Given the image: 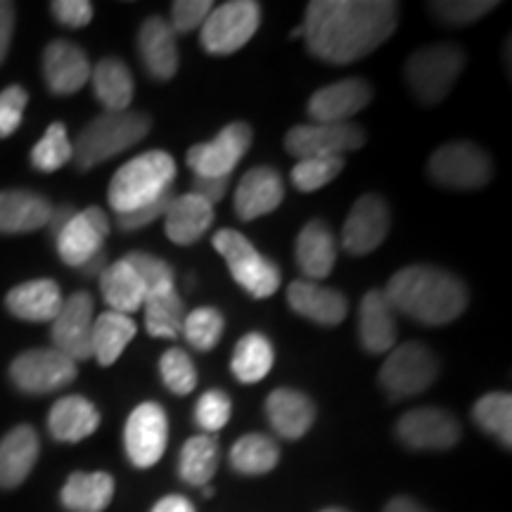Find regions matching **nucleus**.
I'll return each mask as SVG.
<instances>
[{
    "mask_svg": "<svg viewBox=\"0 0 512 512\" xmlns=\"http://www.w3.org/2000/svg\"><path fill=\"white\" fill-rule=\"evenodd\" d=\"M384 512H430V510L422 508V505L418 501H413V498L399 496V498H392V501L387 503Z\"/></svg>",
    "mask_w": 512,
    "mask_h": 512,
    "instance_id": "55",
    "label": "nucleus"
},
{
    "mask_svg": "<svg viewBox=\"0 0 512 512\" xmlns=\"http://www.w3.org/2000/svg\"><path fill=\"white\" fill-rule=\"evenodd\" d=\"M159 375L171 394L185 396L197 387V370L192 358L181 349H169L159 358Z\"/></svg>",
    "mask_w": 512,
    "mask_h": 512,
    "instance_id": "44",
    "label": "nucleus"
},
{
    "mask_svg": "<svg viewBox=\"0 0 512 512\" xmlns=\"http://www.w3.org/2000/svg\"><path fill=\"white\" fill-rule=\"evenodd\" d=\"M228 181H230V178H200V176H195V181H192V192H195L197 197H202L204 202H209L211 207H214V204H219L223 197H226Z\"/></svg>",
    "mask_w": 512,
    "mask_h": 512,
    "instance_id": "51",
    "label": "nucleus"
},
{
    "mask_svg": "<svg viewBox=\"0 0 512 512\" xmlns=\"http://www.w3.org/2000/svg\"><path fill=\"white\" fill-rule=\"evenodd\" d=\"M216 252L226 259L233 280L254 299H266L278 292L280 268L266 259L264 254L238 230L223 228L211 238Z\"/></svg>",
    "mask_w": 512,
    "mask_h": 512,
    "instance_id": "6",
    "label": "nucleus"
},
{
    "mask_svg": "<svg viewBox=\"0 0 512 512\" xmlns=\"http://www.w3.org/2000/svg\"><path fill=\"white\" fill-rule=\"evenodd\" d=\"M138 55L155 81H169L178 72L176 31L164 17H147L138 31Z\"/></svg>",
    "mask_w": 512,
    "mask_h": 512,
    "instance_id": "20",
    "label": "nucleus"
},
{
    "mask_svg": "<svg viewBox=\"0 0 512 512\" xmlns=\"http://www.w3.org/2000/svg\"><path fill=\"white\" fill-rule=\"evenodd\" d=\"M214 223V207L209 202H204L202 197H197L195 192L181 195L171 200L169 209L164 214V228L166 238L174 245H195L197 240L204 238V233Z\"/></svg>",
    "mask_w": 512,
    "mask_h": 512,
    "instance_id": "25",
    "label": "nucleus"
},
{
    "mask_svg": "<svg viewBox=\"0 0 512 512\" xmlns=\"http://www.w3.org/2000/svg\"><path fill=\"white\" fill-rule=\"evenodd\" d=\"M107 268V252L105 249H102V252H98L93 256V259H88L86 264H83L79 271L83 273V275H88V278H93V275H100L102 271H105Z\"/></svg>",
    "mask_w": 512,
    "mask_h": 512,
    "instance_id": "56",
    "label": "nucleus"
},
{
    "mask_svg": "<svg viewBox=\"0 0 512 512\" xmlns=\"http://www.w3.org/2000/svg\"><path fill=\"white\" fill-rule=\"evenodd\" d=\"M320 512H347V510H342V508H328V510H320Z\"/></svg>",
    "mask_w": 512,
    "mask_h": 512,
    "instance_id": "57",
    "label": "nucleus"
},
{
    "mask_svg": "<svg viewBox=\"0 0 512 512\" xmlns=\"http://www.w3.org/2000/svg\"><path fill=\"white\" fill-rule=\"evenodd\" d=\"M100 413L91 401L83 396H64L50 408L48 430L53 439L64 441V444H76L98 430Z\"/></svg>",
    "mask_w": 512,
    "mask_h": 512,
    "instance_id": "30",
    "label": "nucleus"
},
{
    "mask_svg": "<svg viewBox=\"0 0 512 512\" xmlns=\"http://www.w3.org/2000/svg\"><path fill=\"white\" fill-rule=\"evenodd\" d=\"M72 159H74V147L62 121L50 124L48 131L43 133V138L38 140L34 150H31V164H34V169L46 171V174L62 169V166L72 162Z\"/></svg>",
    "mask_w": 512,
    "mask_h": 512,
    "instance_id": "40",
    "label": "nucleus"
},
{
    "mask_svg": "<svg viewBox=\"0 0 512 512\" xmlns=\"http://www.w3.org/2000/svg\"><path fill=\"white\" fill-rule=\"evenodd\" d=\"M100 292L105 302L110 304V311L124 313V316L143 309L147 299L145 283L140 280L136 268L128 264L126 256L100 273Z\"/></svg>",
    "mask_w": 512,
    "mask_h": 512,
    "instance_id": "31",
    "label": "nucleus"
},
{
    "mask_svg": "<svg viewBox=\"0 0 512 512\" xmlns=\"http://www.w3.org/2000/svg\"><path fill=\"white\" fill-rule=\"evenodd\" d=\"M12 31H15V5L0 0V64L8 57Z\"/></svg>",
    "mask_w": 512,
    "mask_h": 512,
    "instance_id": "52",
    "label": "nucleus"
},
{
    "mask_svg": "<svg viewBox=\"0 0 512 512\" xmlns=\"http://www.w3.org/2000/svg\"><path fill=\"white\" fill-rule=\"evenodd\" d=\"M88 55L69 41H53L43 53V76L55 95H72L91 81Z\"/></svg>",
    "mask_w": 512,
    "mask_h": 512,
    "instance_id": "21",
    "label": "nucleus"
},
{
    "mask_svg": "<svg viewBox=\"0 0 512 512\" xmlns=\"http://www.w3.org/2000/svg\"><path fill=\"white\" fill-rule=\"evenodd\" d=\"M479 430L496 437L505 448L512 444V396L503 392L484 394L472 411Z\"/></svg>",
    "mask_w": 512,
    "mask_h": 512,
    "instance_id": "39",
    "label": "nucleus"
},
{
    "mask_svg": "<svg viewBox=\"0 0 512 512\" xmlns=\"http://www.w3.org/2000/svg\"><path fill=\"white\" fill-rule=\"evenodd\" d=\"M261 24V5L254 0H230L209 12L202 24V48L209 55H233L245 48Z\"/></svg>",
    "mask_w": 512,
    "mask_h": 512,
    "instance_id": "8",
    "label": "nucleus"
},
{
    "mask_svg": "<svg viewBox=\"0 0 512 512\" xmlns=\"http://www.w3.org/2000/svg\"><path fill=\"white\" fill-rule=\"evenodd\" d=\"M126 261L136 268L140 280L145 283L147 297H157V294L176 290L174 268L166 264L164 259H159V256L147 252H131L126 254Z\"/></svg>",
    "mask_w": 512,
    "mask_h": 512,
    "instance_id": "43",
    "label": "nucleus"
},
{
    "mask_svg": "<svg viewBox=\"0 0 512 512\" xmlns=\"http://www.w3.org/2000/svg\"><path fill=\"white\" fill-rule=\"evenodd\" d=\"M176 178V162L169 152L150 150L145 155L133 157L117 174L112 176L107 200L119 214L136 211L145 204L155 202L164 192L171 190Z\"/></svg>",
    "mask_w": 512,
    "mask_h": 512,
    "instance_id": "3",
    "label": "nucleus"
},
{
    "mask_svg": "<svg viewBox=\"0 0 512 512\" xmlns=\"http://www.w3.org/2000/svg\"><path fill=\"white\" fill-rule=\"evenodd\" d=\"M171 200H174V192H171V190L164 192L162 197H157L155 202L145 204V207H140L136 211H128V214H119L117 216V226L121 230H126V233H133V230L150 226V223L162 219V216L166 214V209H169Z\"/></svg>",
    "mask_w": 512,
    "mask_h": 512,
    "instance_id": "49",
    "label": "nucleus"
},
{
    "mask_svg": "<svg viewBox=\"0 0 512 512\" xmlns=\"http://www.w3.org/2000/svg\"><path fill=\"white\" fill-rule=\"evenodd\" d=\"M223 328H226V320H223V313L216 309H209V306H202V309L190 311L185 316L183 332L181 335L188 339V344L200 354H207L221 342Z\"/></svg>",
    "mask_w": 512,
    "mask_h": 512,
    "instance_id": "41",
    "label": "nucleus"
},
{
    "mask_svg": "<svg viewBox=\"0 0 512 512\" xmlns=\"http://www.w3.org/2000/svg\"><path fill=\"white\" fill-rule=\"evenodd\" d=\"M74 214L76 211H74V207H69V204H62V207L53 209V214H50V219H48V228H50V233H53V238H57V233H60V230L67 226L69 221H72Z\"/></svg>",
    "mask_w": 512,
    "mask_h": 512,
    "instance_id": "54",
    "label": "nucleus"
},
{
    "mask_svg": "<svg viewBox=\"0 0 512 512\" xmlns=\"http://www.w3.org/2000/svg\"><path fill=\"white\" fill-rule=\"evenodd\" d=\"M439 368V358L427 344L406 342L389 351L380 368V384L392 401L411 399L432 387Z\"/></svg>",
    "mask_w": 512,
    "mask_h": 512,
    "instance_id": "7",
    "label": "nucleus"
},
{
    "mask_svg": "<svg viewBox=\"0 0 512 512\" xmlns=\"http://www.w3.org/2000/svg\"><path fill=\"white\" fill-rule=\"evenodd\" d=\"M211 10H214V3L209 0H176L171 5V29L176 34H190V31L202 29Z\"/></svg>",
    "mask_w": 512,
    "mask_h": 512,
    "instance_id": "48",
    "label": "nucleus"
},
{
    "mask_svg": "<svg viewBox=\"0 0 512 512\" xmlns=\"http://www.w3.org/2000/svg\"><path fill=\"white\" fill-rule=\"evenodd\" d=\"M392 228L387 202L380 195H361L342 228V247L351 256H366L382 245Z\"/></svg>",
    "mask_w": 512,
    "mask_h": 512,
    "instance_id": "15",
    "label": "nucleus"
},
{
    "mask_svg": "<svg viewBox=\"0 0 512 512\" xmlns=\"http://www.w3.org/2000/svg\"><path fill=\"white\" fill-rule=\"evenodd\" d=\"M496 0H446V3H430V12L439 22L448 27H465V24L477 22L491 10H496Z\"/></svg>",
    "mask_w": 512,
    "mask_h": 512,
    "instance_id": "45",
    "label": "nucleus"
},
{
    "mask_svg": "<svg viewBox=\"0 0 512 512\" xmlns=\"http://www.w3.org/2000/svg\"><path fill=\"white\" fill-rule=\"evenodd\" d=\"M219 441L209 434H200L185 441L178 458V475L190 486H207L219 467Z\"/></svg>",
    "mask_w": 512,
    "mask_h": 512,
    "instance_id": "36",
    "label": "nucleus"
},
{
    "mask_svg": "<svg viewBox=\"0 0 512 512\" xmlns=\"http://www.w3.org/2000/svg\"><path fill=\"white\" fill-rule=\"evenodd\" d=\"M280 460V448L266 434H245L230 448V467L240 475H266Z\"/></svg>",
    "mask_w": 512,
    "mask_h": 512,
    "instance_id": "38",
    "label": "nucleus"
},
{
    "mask_svg": "<svg viewBox=\"0 0 512 512\" xmlns=\"http://www.w3.org/2000/svg\"><path fill=\"white\" fill-rule=\"evenodd\" d=\"M107 235H110V219L100 207L76 211L72 221L57 233V254L67 266L81 268L88 259L105 249Z\"/></svg>",
    "mask_w": 512,
    "mask_h": 512,
    "instance_id": "17",
    "label": "nucleus"
},
{
    "mask_svg": "<svg viewBox=\"0 0 512 512\" xmlns=\"http://www.w3.org/2000/svg\"><path fill=\"white\" fill-rule=\"evenodd\" d=\"M50 10H53L57 22L69 29L86 27L93 19V5L88 0H55Z\"/></svg>",
    "mask_w": 512,
    "mask_h": 512,
    "instance_id": "50",
    "label": "nucleus"
},
{
    "mask_svg": "<svg viewBox=\"0 0 512 512\" xmlns=\"http://www.w3.org/2000/svg\"><path fill=\"white\" fill-rule=\"evenodd\" d=\"M38 434L31 425H19L0 441V486L15 489L31 475L38 460Z\"/></svg>",
    "mask_w": 512,
    "mask_h": 512,
    "instance_id": "28",
    "label": "nucleus"
},
{
    "mask_svg": "<svg viewBox=\"0 0 512 512\" xmlns=\"http://www.w3.org/2000/svg\"><path fill=\"white\" fill-rule=\"evenodd\" d=\"M152 512H195V505L185 496H166L162 501H157Z\"/></svg>",
    "mask_w": 512,
    "mask_h": 512,
    "instance_id": "53",
    "label": "nucleus"
},
{
    "mask_svg": "<svg viewBox=\"0 0 512 512\" xmlns=\"http://www.w3.org/2000/svg\"><path fill=\"white\" fill-rule=\"evenodd\" d=\"M275 361V351L271 339L261 332H247L245 337L235 344L233 361H230V370L238 377L240 382L254 384L271 373Z\"/></svg>",
    "mask_w": 512,
    "mask_h": 512,
    "instance_id": "35",
    "label": "nucleus"
},
{
    "mask_svg": "<svg viewBox=\"0 0 512 512\" xmlns=\"http://www.w3.org/2000/svg\"><path fill=\"white\" fill-rule=\"evenodd\" d=\"M285 200L283 178L271 166L249 169L235 190L233 209L242 221H254L271 214Z\"/></svg>",
    "mask_w": 512,
    "mask_h": 512,
    "instance_id": "19",
    "label": "nucleus"
},
{
    "mask_svg": "<svg viewBox=\"0 0 512 512\" xmlns=\"http://www.w3.org/2000/svg\"><path fill=\"white\" fill-rule=\"evenodd\" d=\"M294 256H297V264L306 280L316 283V280L328 278L337 264V240L328 223L318 219L306 223L297 238Z\"/></svg>",
    "mask_w": 512,
    "mask_h": 512,
    "instance_id": "26",
    "label": "nucleus"
},
{
    "mask_svg": "<svg viewBox=\"0 0 512 512\" xmlns=\"http://www.w3.org/2000/svg\"><path fill=\"white\" fill-rule=\"evenodd\" d=\"M252 128L245 121H233L209 143H200L188 150V166L200 178H230L240 159L252 147Z\"/></svg>",
    "mask_w": 512,
    "mask_h": 512,
    "instance_id": "12",
    "label": "nucleus"
},
{
    "mask_svg": "<svg viewBox=\"0 0 512 512\" xmlns=\"http://www.w3.org/2000/svg\"><path fill=\"white\" fill-rule=\"evenodd\" d=\"M29 93L22 86H10L0 93V138H10L22 124Z\"/></svg>",
    "mask_w": 512,
    "mask_h": 512,
    "instance_id": "47",
    "label": "nucleus"
},
{
    "mask_svg": "<svg viewBox=\"0 0 512 512\" xmlns=\"http://www.w3.org/2000/svg\"><path fill=\"white\" fill-rule=\"evenodd\" d=\"M287 304L294 313L325 328L339 325L349 313V302L342 292L311 283V280H294L287 287Z\"/></svg>",
    "mask_w": 512,
    "mask_h": 512,
    "instance_id": "22",
    "label": "nucleus"
},
{
    "mask_svg": "<svg viewBox=\"0 0 512 512\" xmlns=\"http://www.w3.org/2000/svg\"><path fill=\"white\" fill-rule=\"evenodd\" d=\"M10 380L19 392L50 394L76 380V361L53 349H31L10 366Z\"/></svg>",
    "mask_w": 512,
    "mask_h": 512,
    "instance_id": "10",
    "label": "nucleus"
},
{
    "mask_svg": "<svg viewBox=\"0 0 512 512\" xmlns=\"http://www.w3.org/2000/svg\"><path fill=\"white\" fill-rule=\"evenodd\" d=\"M396 437L413 451H448L460 441V422L441 408H413L401 415Z\"/></svg>",
    "mask_w": 512,
    "mask_h": 512,
    "instance_id": "14",
    "label": "nucleus"
},
{
    "mask_svg": "<svg viewBox=\"0 0 512 512\" xmlns=\"http://www.w3.org/2000/svg\"><path fill=\"white\" fill-rule=\"evenodd\" d=\"M358 337L361 347L368 354H387L396 347L399 325H396V311L380 290L366 292L358 306Z\"/></svg>",
    "mask_w": 512,
    "mask_h": 512,
    "instance_id": "23",
    "label": "nucleus"
},
{
    "mask_svg": "<svg viewBox=\"0 0 512 512\" xmlns=\"http://www.w3.org/2000/svg\"><path fill=\"white\" fill-rule=\"evenodd\" d=\"M399 24V5L389 0H313L306 5L302 38L313 57L351 64L375 53Z\"/></svg>",
    "mask_w": 512,
    "mask_h": 512,
    "instance_id": "1",
    "label": "nucleus"
},
{
    "mask_svg": "<svg viewBox=\"0 0 512 512\" xmlns=\"http://www.w3.org/2000/svg\"><path fill=\"white\" fill-rule=\"evenodd\" d=\"M467 62L465 50L456 43H434L408 57L406 83L420 105L434 107L446 100Z\"/></svg>",
    "mask_w": 512,
    "mask_h": 512,
    "instance_id": "5",
    "label": "nucleus"
},
{
    "mask_svg": "<svg viewBox=\"0 0 512 512\" xmlns=\"http://www.w3.org/2000/svg\"><path fill=\"white\" fill-rule=\"evenodd\" d=\"M432 181L451 190H477L491 181L494 166L482 147L470 140L441 145L427 164Z\"/></svg>",
    "mask_w": 512,
    "mask_h": 512,
    "instance_id": "9",
    "label": "nucleus"
},
{
    "mask_svg": "<svg viewBox=\"0 0 512 512\" xmlns=\"http://www.w3.org/2000/svg\"><path fill=\"white\" fill-rule=\"evenodd\" d=\"M138 325L131 316L117 311H105L95 316L93 335H91V349L93 356L98 358L100 366H112L119 361L133 337H136Z\"/></svg>",
    "mask_w": 512,
    "mask_h": 512,
    "instance_id": "34",
    "label": "nucleus"
},
{
    "mask_svg": "<svg viewBox=\"0 0 512 512\" xmlns=\"http://www.w3.org/2000/svg\"><path fill=\"white\" fill-rule=\"evenodd\" d=\"M366 145V131L354 121L347 124H302L290 128L285 136V150L297 159L342 157L344 152L361 150Z\"/></svg>",
    "mask_w": 512,
    "mask_h": 512,
    "instance_id": "11",
    "label": "nucleus"
},
{
    "mask_svg": "<svg viewBox=\"0 0 512 512\" xmlns=\"http://www.w3.org/2000/svg\"><path fill=\"white\" fill-rule=\"evenodd\" d=\"M266 415L283 439H302L316 420V403L299 389L280 387L268 394Z\"/></svg>",
    "mask_w": 512,
    "mask_h": 512,
    "instance_id": "24",
    "label": "nucleus"
},
{
    "mask_svg": "<svg viewBox=\"0 0 512 512\" xmlns=\"http://www.w3.org/2000/svg\"><path fill=\"white\" fill-rule=\"evenodd\" d=\"M95 98L105 105V112H126L133 100L136 83L128 67L117 57H105L91 69Z\"/></svg>",
    "mask_w": 512,
    "mask_h": 512,
    "instance_id": "32",
    "label": "nucleus"
},
{
    "mask_svg": "<svg viewBox=\"0 0 512 512\" xmlns=\"http://www.w3.org/2000/svg\"><path fill=\"white\" fill-rule=\"evenodd\" d=\"M53 207L43 195L31 190H3L0 192V233L19 235L34 233L48 226Z\"/></svg>",
    "mask_w": 512,
    "mask_h": 512,
    "instance_id": "27",
    "label": "nucleus"
},
{
    "mask_svg": "<svg viewBox=\"0 0 512 512\" xmlns=\"http://www.w3.org/2000/svg\"><path fill=\"white\" fill-rule=\"evenodd\" d=\"M145 330L155 339H176L181 337L183 323L188 311L181 292L171 290L157 297H147L145 304Z\"/></svg>",
    "mask_w": 512,
    "mask_h": 512,
    "instance_id": "37",
    "label": "nucleus"
},
{
    "mask_svg": "<svg viewBox=\"0 0 512 512\" xmlns=\"http://www.w3.org/2000/svg\"><path fill=\"white\" fill-rule=\"evenodd\" d=\"M373 100V86L366 79H342L318 88L309 98V117L316 124H347Z\"/></svg>",
    "mask_w": 512,
    "mask_h": 512,
    "instance_id": "18",
    "label": "nucleus"
},
{
    "mask_svg": "<svg viewBox=\"0 0 512 512\" xmlns=\"http://www.w3.org/2000/svg\"><path fill=\"white\" fill-rule=\"evenodd\" d=\"M396 313L422 325H446L465 313L470 292L458 275L444 268L415 264L392 275L382 292Z\"/></svg>",
    "mask_w": 512,
    "mask_h": 512,
    "instance_id": "2",
    "label": "nucleus"
},
{
    "mask_svg": "<svg viewBox=\"0 0 512 512\" xmlns=\"http://www.w3.org/2000/svg\"><path fill=\"white\" fill-rule=\"evenodd\" d=\"M60 498L72 512H102L114 498V479L107 472H74Z\"/></svg>",
    "mask_w": 512,
    "mask_h": 512,
    "instance_id": "33",
    "label": "nucleus"
},
{
    "mask_svg": "<svg viewBox=\"0 0 512 512\" xmlns=\"http://www.w3.org/2000/svg\"><path fill=\"white\" fill-rule=\"evenodd\" d=\"M5 304L12 316L31 320V323H53L57 313H60L64 299L60 285L55 280H29V283L17 285L15 290L8 292Z\"/></svg>",
    "mask_w": 512,
    "mask_h": 512,
    "instance_id": "29",
    "label": "nucleus"
},
{
    "mask_svg": "<svg viewBox=\"0 0 512 512\" xmlns=\"http://www.w3.org/2000/svg\"><path fill=\"white\" fill-rule=\"evenodd\" d=\"M95 323V304L88 292H74L64 299L60 313L53 320V344L72 361H86L93 356L91 335Z\"/></svg>",
    "mask_w": 512,
    "mask_h": 512,
    "instance_id": "16",
    "label": "nucleus"
},
{
    "mask_svg": "<svg viewBox=\"0 0 512 512\" xmlns=\"http://www.w3.org/2000/svg\"><path fill=\"white\" fill-rule=\"evenodd\" d=\"M233 403L223 389H209L200 396L195 406V422L204 432H219L228 425Z\"/></svg>",
    "mask_w": 512,
    "mask_h": 512,
    "instance_id": "46",
    "label": "nucleus"
},
{
    "mask_svg": "<svg viewBox=\"0 0 512 512\" xmlns=\"http://www.w3.org/2000/svg\"><path fill=\"white\" fill-rule=\"evenodd\" d=\"M169 441V420L164 408L155 401L140 403L128 415L124 430L126 456L140 470L157 465L166 451Z\"/></svg>",
    "mask_w": 512,
    "mask_h": 512,
    "instance_id": "13",
    "label": "nucleus"
},
{
    "mask_svg": "<svg viewBox=\"0 0 512 512\" xmlns=\"http://www.w3.org/2000/svg\"><path fill=\"white\" fill-rule=\"evenodd\" d=\"M344 169V157H311L299 159L292 169L294 188L302 192H316L335 181Z\"/></svg>",
    "mask_w": 512,
    "mask_h": 512,
    "instance_id": "42",
    "label": "nucleus"
},
{
    "mask_svg": "<svg viewBox=\"0 0 512 512\" xmlns=\"http://www.w3.org/2000/svg\"><path fill=\"white\" fill-rule=\"evenodd\" d=\"M152 121L143 112H102L76 138L74 162L79 169H93L107 159L140 143L150 133Z\"/></svg>",
    "mask_w": 512,
    "mask_h": 512,
    "instance_id": "4",
    "label": "nucleus"
}]
</instances>
